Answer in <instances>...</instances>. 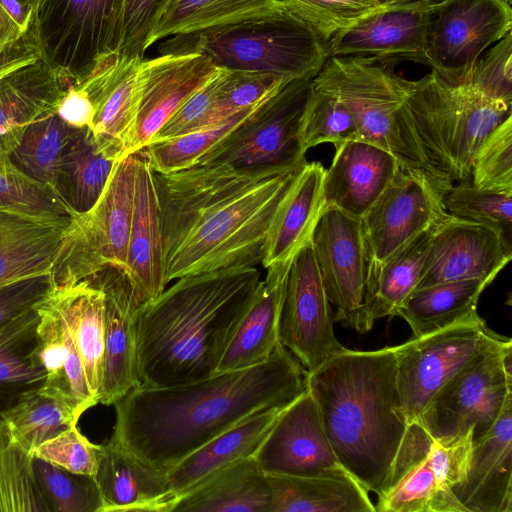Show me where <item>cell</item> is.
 <instances>
[{"mask_svg":"<svg viewBox=\"0 0 512 512\" xmlns=\"http://www.w3.org/2000/svg\"><path fill=\"white\" fill-rule=\"evenodd\" d=\"M301 168L196 164L154 172L168 283L260 264L270 224Z\"/></svg>","mask_w":512,"mask_h":512,"instance_id":"cell-1","label":"cell"},{"mask_svg":"<svg viewBox=\"0 0 512 512\" xmlns=\"http://www.w3.org/2000/svg\"><path fill=\"white\" fill-rule=\"evenodd\" d=\"M308 372L280 343L261 364L175 386L140 385L113 405L110 439L167 472L251 415L305 392Z\"/></svg>","mask_w":512,"mask_h":512,"instance_id":"cell-2","label":"cell"},{"mask_svg":"<svg viewBox=\"0 0 512 512\" xmlns=\"http://www.w3.org/2000/svg\"><path fill=\"white\" fill-rule=\"evenodd\" d=\"M256 267H231L176 279L136 314L141 385L187 384L216 373L261 285Z\"/></svg>","mask_w":512,"mask_h":512,"instance_id":"cell-3","label":"cell"},{"mask_svg":"<svg viewBox=\"0 0 512 512\" xmlns=\"http://www.w3.org/2000/svg\"><path fill=\"white\" fill-rule=\"evenodd\" d=\"M325 435L342 467L380 496L408 427L396 378V346L330 356L307 375Z\"/></svg>","mask_w":512,"mask_h":512,"instance_id":"cell-4","label":"cell"},{"mask_svg":"<svg viewBox=\"0 0 512 512\" xmlns=\"http://www.w3.org/2000/svg\"><path fill=\"white\" fill-rule=\"evenodd\" d=\"M392 64L372 57H329L313 84L342 102L362 140L392 154L401 168L424 174L445 196L452 182L430 162L406 104L414 80L395 73Z\"/></svg>","mask_w":512,"mask_h":512,"instance_id":"cell-5","label":"cell"},{"mask_svg":"<svg viewBox=\"0 0 512 512\" xmlns=\"http://www.w3.org/2000/svg\"><path fill=\"white\" fill-rule=\"evenodd\" d=\"M170 38L162 44V54L195 52L218 68L266 73L285 81L316 76L329 58L327 42L281 6L199 34Z\"/></svg>","mask_w":512,"mask_h":512,"instance_id":"cell-6","label":"cell"},{"mask_svg":"<svg viewBox=\"0 0 512 512\" xmlns=\"http://www.w3.org/2000/svg\"><path fill=\"white\" fill-rule=\"evenodd\" d=\"M406 104L430 162L451 182L469 180L478 148L512 114V106L433 71L413 81Z\"/></svg>","mask_w":512,"mask_h":512,"instance_id":"cell-7","label":"cell"},{"mask_svg":"<svg viewBox=\"0 0 512 512\" xmlns=\"http://www.w3.org/2000/svg\"><path fill=\"white\" fill-rule=\"evenodd\" d=\"M134 199V155L119 158L101 196L75 213L51 271L53 285L76 282L108 266L125 271Z\"/></svg>","mask_w":512,"mask_h":512,"instance_id":"cell-8","label":"cell"},{"mask_svg":"<svg viewBox=\"0 0 512 512\" xmlns=\"http://www.w3.org/2000/svg\"><path fill=\"white\" fill-rule=\"evenodd\" d=\"M314 77L283 84L196 164H227L241 169L301 168L307 162L301 121Z\"/></svg>","mask_w":512,"mask_h":512,"instance_id":"cell-9","label":"cell"},{"mask_svg":"<svg viewBox=\"0 0 512 512\" xmlns=\"http://www.w3.org/2000/svg\"><path fill=\"white\" fill-rule=\"evenodd\" d=\"M126 0H41L32 28L44 57L75 85L119 54Z\"/></svg>","mask_w":512,"mask_h":512,"instance_id":"cell-10","label":"cell"},{"mask_svg":"<svg viewBox=\"0 0 512 512\" xmlns=\"http://www.w3.org/2000/svg\"><path fill=\"white\" fill-rule=\"evenodd\" d=\"M512 343L477 312L396 346V378L408 424L420 418L438 390L480 355Z\"/></svg>","mask_w":512,"mask_h":512,"instance_id":"cell-11","label":"cell"},{"mask_svg":"<svg viewBox=\"0 0 512 512\" xmlns=\"http://www.w3.org/2000/svg\"><path fill=\"white\" fill-rule=\"evenodd\" d=\"M511 362L512 343L480 355L438 390L418 421L434 439L471 429L477 439L512 396Z\"/></svg>","mask_w":512,"mask_h":512,"instance_id":"cell-12","label":"cell"},{"mask_svg":"<svg viewBox=\"0 0 512 512\" xmlns=\"http://www.w3.org/2000/svg\"><path fill=\"white\" fill-rule=\"evenodd\" d=\"M512 30L505 0H441L428 13L425 64L451 85L467 81L478 58Z\"/></svg>","mask_w":512,"mask_h":512,"instance_id":"cell-13","label":"cell"},{"mask_svg":"<svg viewBox=\"0 0 512 512\" xmlns=\"http://www.w3.org/2000/svg\"><path fill=\"white\" fill-rule=\"evenodd\" d=\"M73 85L44 57L31 23L0 53V155L11 154L31 123L56 113Z\"/></svg>","mask_w":512,"mask_h":512,"instance_id":"cell-14","label":"cell"},{"mask_svg":"<svg viewBox=\"0 0 512 512\" xmlns=\"http://www.w3.org/2000/svg\"><path fill=\"white\" fill-rule=\"evenodd\" d=\"M311 244L334 321L360 334L368 332L365 312L367 261L361 222L337 208L325 207Z\"/></svg>","mask_w":512,"mask_h":512,"instance_id":"cell-15","label":"cell"},{"mask_svg":"<svg viewBox=\"0 0 512 512\" xmlns=\"http://www.w3.org/2000/svg\"><path fill=\"white\" fill-rule=\"evenodd\" d=\"M331 306L310 239L291 260L279 322L280 344L307 372L346 348L335 336Z\"/></svg>","mask_w":512,"mask_h":512,"instance_id":"cell-16","label":"cell"},{"mask_svg":"<svg viewBox=\"0 0 512 512\" xmlns=\"http://www.w3.org/2000/svg\"><path fill=\"white\" fill-rule=\"evenodd\" d=\"M443 197L424 174L400 168L360 218L367 277L391 255L449 214Z\"/></svg>","mask_w":512,"mask_h":512,"instance_id":"cell-17","label":"cell"},{"mask_svg":"<svg viewBox=\"0 0 512 512\" xmlns=\"http://www.w3.org/2000/svg\"><path fill=\"white\" fill-rule=\"evenodd\" d=\"M252 456L266 474L351 476L331 448L308 388L283 410Z\"/></svg>","mask_w":512,"mask_h":512,"instance_id":"cell-18","label":"cell"},{"mask_svg":"<svg viewBox=\"0 0 512 512\" xmlns=\"http://www.w3.org/2000/svg\"><path fill=\"white\" fill-rule=\"evenodd\" d=\"M218 70L207 56L195 52L143 59L136 114L123 156L148 145L172 114Z\"/></svg>","mask_w":512,"mask_h":512,"instance_id":"cell-19","label":"cell"},{"mask_svg":"<svg viewBox=\"0 0 512 512\" xmlns=\"http://www.w3.org/2000/svg\"><path fill=\"white\" fill-rule=\"evenodd\" d=\"M511 257V245L497 231L448 214L435 229L415 290L464 279L492 282Z\"/></svg>","mask_w":512,"mask_h":512,"instance_id":"cell-20","label":"cell"},{"mask_svg":"<svg viewBox=\"0 0 512 512\" xmlns=\"http://www.w3.org/2000/svg\"><path fill=\"white\" fill-rule=\"evenodd\" d=\"M431 2L396 1L360 18L327 42L329 57H372L425 64Z\"/></svg>","mask_w":512,"mask_h":512,"instance_id":"cell-21","label":"cell"},{"mask_svg":"<svg viewBox=\"0 0 512 512\" xmlns=\"http://www.w3.org/2000/svg\"><path fill=\"white\" fill-rule=\"evenodd\" d=\"M93 275L105 298L99 403L113 405L141 385L136 367V314L142 303L123 269L108 266Z\"/></svg>","mask_w":512,"mask_h":512,"instance_id":"cell-22","label":"cell"},{"mask_svg":"<svg viewBox=\"0 0 512 512\" xmlns=\"http://www.w3.org/2000/svg\"><path fill=\"white\" fill-rule=\"evenodd\" d=\"M134 155V199L125 272L141 303L168 284L161 214L152 170L144 149Z\"/></svg>","mask_w":512,"mask_h":512,"instance_id":"cell-23","label":"cell"},{"mask_svg":"<svg viewBox=\"0 0 512 512\" xmlns=\"http://www.w3.org/2000/svg\"><path fill=\"white\" fill-rule=\"evenodd\" d=\"M143 59L110 55L78 84L94 107L95 115L90 129L98 149L115 159L123 156L133 126L139 65Z\"/></svg>","mask_w":512,"mask_h":512,"instance_id":"cell-24","label":"cell"},{"mask_svg":"<svg viewBox=\"0 0 512 512\" xmlns=\"http://www.w3.org/2000/svg\"><path fill=\"white\" fill-rule=\"evenodd\" d=\"M400 168L392 154L362 139L335 146L332 163L324 172L323 208L334 207L360 219Z\"/></svg>","mask_w":512,"mask_h":512,"instance_id":"cell-25","label":"cell"},{"mask_svg":"<svg viewBox=\"0 0 512 512\" xmlns=\"http://www.w3.org/2000/svg\"><path fill=\"white\" fill-rule=\"evenodd\" d=\"M94 480L100 512H171L177 501L167 472L112 439L101 444Z\"/></svg>","mask_w":512,"mask_h":512,"instance_id":"cell-26","label":"cell"},{"mask_svg":"<svg viewBox=\"0 0 512 512\" xmlns=\"http://www.w3.org/2000/svg\"><path fill=\"white\" fill-rule=\"evenodd\" d=\"M452 491L467 512H512V396L474 440L466 477Z\"/></svg>","mask_w":512,"mask_h":512,"instance_id":"cell-27","label":"cell"},{"mask_svg":"<svg viewBox=\"0 0 512 512\" xmlns=\"http://www.w3.org/2000/svg\"><path fill=\"white\" fill-rule=\"evenodd\" d=\"M46 294L34 305L39 315L37 353L46 374L39 390L69 402L81 417L99 402L89 389L68 324Z\"/></svg>","mask_w":512,"mask_h":512,"instance_id":"cell-28","label":"cell"},{"mask_svg":"<svg viewBox=\"0 0 512 512\" xmlns=\"http://www.w3.org/2000/svg\"><path fill=\"white\" fill-rule=\"evenodd\" d=\"M291 260L266 267V277L243 316L216 373L261 364L280 343V314Z\"/></svg>","mask_w":512,"mask_h":512,"instance_id":"cell-29","label":"cell"},{"mask_svg":"<svg viewBox=\"0 0 512 512\" xmlns=\"http://www.w3.org/2000/svg\"><path fill=\"white\" fill-rule=\"evenodd\" d=\"M320 162H306L281 201L267 232L262 265L290 261L311 239L323 210Z\"/></svg>","mask_w":512,"mask_h":512,"instance_id":"cell-30","label":"cell"},{"mask_svg":"<svg viewBox=\"0 0 512 512\" xmlns=\"http://www.w3.org/2000/svg\"><path fill=\"white\" fill-rule=\"evenodd\" d=\"M267 474L253 456L236 460L181 495L171 512H270Z\"/></svg>","mask_w":512,"mask_h":512,"instance_id":"cell-31","label":"cell"},{"mask_svg":"<svg viewBox=\"0 0 512 512\" xmlns=\"http://www.w3.org/2000/svg\"><path fill=\"white\" fill-rule=\"evenodd\" d=\"M46 295L68 324L89 389L99 402L104 357V292L91 275L76 282L53 285Z\"/></svg>","mask_w":512,"mask_h":512,"instance_id":"cell-32","label":"cell"},{"mask_svg":"<svg viewBox=\"0 0 512 512\" xmlns=\"http://www.w3.org/2000/svg\"><path fill=\"white\" fill-rule=\"evenodd\" d=\"M67 227L0 207V288L51 273Z\"/></svg>","mask_w":512,"mask_h":512,"instance_id":"cell-33","label":"cell"},{"mask_svg":"<svg viewBox=\"0 0 512 512\" xmlns=\"http://www.w3.org/2000/svg\"><path fill=\"white\" fill-rule=\"evenodd\" d=\"M286 407H272L251 415L168 470V480L177 499L224 466L252 456Z\"/></svg>","mask_w":512,"mask_h":512,"instance_id":"cell-34","label":"cell"},{"mask_svg":"<svg viewBox=\"0 0 512 512\" xmlns=\"http://www.w3.org/2000/svg\"><path fill=\"white\" fill-rule=\"evenodd\" d=\"M270 512H375L368 491L352 476L267 474Z\"/></svg>","mask_w":512,"mask_h":512,"instance_id":"cell-35","label":"cell"},{"mask_svg":"<svg viewBox=\"0 0 512 512\" xmlns=\"http://www.w3.org/2000/svg\"><path fill=\"white\" fill-rule=\"evenodd\" d=\"M38 323L33 306L0 324V413L44 384L46 374L37 353Z\"/></svg>","mask_w":512,"mask_h":512,"instance_id":"cell-36","label":"cell"},{"mask_svg":"<svg viewBox=\"0 0 512 512\" xmlns=\"http://www.w3.org/2000/svg\"><path fill=\"white\" fill-rule=\"evenodd\" d=\"M440 221L391 255L367 277L365 312L371 328L377 319L396 316L399 306L415 290Z\"/></svg>","mask_w":512,"mask_h":512,"instance_id":"cell-37","label":"cell"},{"mask_svg":"<svg viewBox=\"0 0 512 512\" xmlns=\"http://www.w3.org/2000/svg\"><path fill=\"white\" fill-rule=\"evenodd\" d=\"M490 283L464 279L416 289L399 306L396 316L406 321L413 336L437 331L477 312L480 295Z\"/></svg>","mask_w":512,"mask_h":512,"instance_id":"cell-38","label":"cell"},{"mask_svg":"<svg viewBox=\"0 0 512 512\" xmlns=\"http://www.w3.org/2000/svg\"><path fill=\"white\" fill-rule=\"evenodd\" d=\"M279 7L277 0H172L156 24L148 48L161 39L199 34Z\"/></svg>","mask_w":512,"mask_h":512,"instance_id":"cell-39","label":"cell"},{"mask_svg":"<svg viewBox=\"0 0 512 512\" xmlns=\"http://www.w3.org/2000/svg\"><path fill=\"white\" fill-rule=\"evenodd\" d=\"M117 160L98 149L89 127L80 129L66 150L59 179V193L74 213L94 206Z\"/></svg>","mask_w":512,"mask_h":512,"instance_id":"cell-40","label":"cell"},{"mask_svg":"<svg viewBox=\"0 0 512 512\" xmlns=\"http://www.w3.org/2000/svg\"><path fill=\"white\" fill-rule=\"evenodd\" d=\"M79 418L69 402L45 394L39 388L22 395L0 413L11 440L32 455L42 443L77 425Z\"/></svg>","mask_w":512,"mask_h":512,"instance_id":"cell-41","label":"cell"},{"mask_svg":"<svg viewBox=\"0 0 512 512\" xmlns=\"http://www.w3.org/2000/svg\"><path fill=\"white\" fill-rule=\"evenodd\" d=\"M80 129L67 125L56 113L39 119L27 127L9 159L23 173L60 195L62 160Z\"/></svg>","mask_w":512,"mask_h":512,"instance_id":"cell-42","label":"cell"},{"mask_svg":"<svg viewBox=\"0 0 512 512\" xmlns=\"http://www.w3.org/2000/svg\"><path fill=\"white\" fill-rule=\"evenodd\" d=\"M374 506L375 512H467L452 489L439 481L429 456L378 496Z\"/></svg>","mask_w":512,"mask_h":512,"instance_id":"cell-43","label":"cell"},{"mask_svg":"<svg viewBox=\"0 0 512 512\" xmlns=\"http://www.w3.org/2000/svg\"><path fill=\"white\" fill-rule=\"evenodd\" d=\"M0 207L65 227L75 214L56 191L23 173L6 155H0Z\"/></svg>","mask_w":512,"mask_h":512,"instance_id":"cell-44","label":"cell"},{"mask_svg":"<svg viewBox=\"0 0 512 512\" xmlns=\"http://www.w3.org/2000/svg\"><path fill=\"white\" fill-rule=\"evenodd\" d=\"M33 461L31 453L11 440L0 420V512H50Z\"/></svg>","mask_w":512,"mask_h":512,"instance_id":"cell-45","label":"cell"},{"mask_svg":"<svg viewBox=\"0 0 512 512\" xmlns=\"http://www.w3.org/2000/svg\"><path fill=\"white\" fill-rule=\"evenodd\" d=\"M261 103L203 129L149 143L142 149L147 154L152 170L155 173L168 174L194 166Z\"/></svg>","mask_w":512,"mask_h":512,"instance_id":"cell-46","label":"cell"},{"mask_svg":"<svg viewBox=\"0 0 512 512\" xmlns=\"http://www.w3.org/2000/svg\"><path fill=\"white\" fill-rule=\"evenodd\" d=\"M301 142L305 151L322 143L335 146L361 139L356 123L342 102L333 94L312 88L301 121Z\"/></svg>","mask_w":512,"mask_h":512,"instance_id":"cell-47","label":"cell"},{"mask_svg":"<svg viewBox=\"0 0 512 512\" xmlns=\"http://www.w3.org/2000/svg\"><path fill=\"white\" fill-rule=\"evenodd\" d=\"M443 204L449 214L489 226L511 245L512 192L480 189L465 180L448 190Z\"/></svg>","mask_w":512,"mask_h":512,"instance_id":"cell-48","label":"cell"},{"mask_svg":"<svg viewBox=\"0 0 512 512\" xmlns=\"http://www.w3.org/2000/svg\"><path fill=\"white\" fill-rule=\"evenodd\" d=\"M33 466L50 512H100L102 503L94 477L72 473L36 457Z\"/></svg>","mask_w":512,"mask_h":512,"instance_id":"cell-49","label":"cell"},{"mask_svg":"<svg viewBox=\"0 0 512 512\" xmlns=\"http://www.w3.org/2000/svg\"><path fill=\"white\" fill-rule=\"evenodd\" d=\"M325 42L367 14L397 0H277Z\"/></svg>","mask_w":512,"mask_h":512,"instance_id":"cell-50","label":"cell"},{"mask_svg":"<svg viewBox=\"0 0 512 512\" xmlns=\"http://www.w3.org/2000/svg\"><path fill=\"white\" fill-rule=\"evenodd\" d=\"M470 177L477 188L512 192V114L480 145Z\"/></svg>","mask_w":512,"mask_h":512,"instance_id":"cell-51","label":"cell"},{"mask_svg":"<svg viewBox=\"0 0 512 512\" xmlns=\"http://www.w3.org/2000/svg\"><path fill=\"white\" fill-rule=\"evenodd\" d=\"M287 82L290 81L271 74L223 68L216 108L217 120L220 122L261 103Z\"/></svg>","mask_w":512,"mask_h":512,"instance_id":"cell-52","label":"cell"},{"mask_svg":"<svg viewBox=\"0 0 512 512\" xmlns=\"http://www.w3.org/2000/svg\"><path fill=\"white\" fill-rule=\"evenodd\" d=\"M463 84L493 101L512 106V32L478 58Z\"/></svg>","mask_w":512,"mask_h":512,"instance_id":"cell-53","label":"cell"},{"mask_svg":"<svg viewBox=\"0 0 512 512\" xmlns=\"http://www.w3.org/2000/svg\"><path fill=\"white\" fill-rule=\"evenodd\" d=\"M222 72L223 68H219L208 82L194 92L164 123L151 142L179 137L218 123L216 108Z\"/></svg>","mask_w":512,"mask_h":512,"instance_id":"cell-54","label":"cell"},{"mask_svg":"<svg viewBox=\"0 0 512 512\" xmlns=\"http://www.w3.org/2000/svg\"><path fill=\"white\" fill-rule=\"evenodd\" d=\"M100 451L101 445L92 443L73 425L38 446L33 456L72 473L94 477Z\"/></svg>","mask_w":512,"mask_h":512,"instance_id":"cell-55","label":"cell"},{"mask_svg":"<svg viewBox=\"0 0 512 512\" xmlns=\"http://www.w3.org/2000/svg\"><path fill=\"white\" fill-rule=\"evenodd\" d=\"M172 0H126L119 56L143 58L148 40Z\"/></svg>","mask_w":512,"mask_h":512,"instance_id":"cell-56","label":"cell"},{"mask_svg":"<svg viewBox=\"0 0 512 512\" xmlns=\"http://www.w3.org/2000/svg\"><path fill=\"white\" fill-rule=\"evenodd\" d=\"M473 430L464 434L434 439L429 460L439 481L451 489L466 477L473 451Z\"/></svg>","mask_w":512,"mask_h":512,"instance_id":"cell-57","label":"cell"},{"mask_svg":"<svg viewBox=\"0 0 512 512\" xmlns=\"http://www.w3.org/2000/svg\"><path fill=\"white\" fill-rule=\"evenodd\" d=\"M51 273L25 278L0 288V324L33 307L52 288Z\"/></svg>","mask_w":512,"mask_h":512,"instance_id":"cell-58","label":"cell"},{"mask_svg":"<svg viewBox=\"0 0 512 512\" xmlns=\"http://www.w3.org/2000/svg\"><path fill=\"white\" fill-rule=\"evenodd\" d=\"M34 7L19 0H0V53L30 28Z\"/></svg>","mask_w":512,"mask_h":512,"instance_id":"cell-59","label":"cell"},{"mask_svg":"<svg viewBox=\"0 0 512 512\" xmlns=\"http://www.w3.org/2000/svg\"><path fill=\"white\" fill-rule=\"evenodd\" d=\"M56 114L67 125L80 129L92 127L95 111L86 92L73 85L60 100Z\"/></svg>","mask_w":512,"mask_h":512,"instance_id":"cell-60","label":"cell"},{"mask_svg":"<svg viewBox=\"0 0 512 512\" xmlns=\"http://www.w3.org/2000/svg\"><path fill=\"white\" fill-rule=\"evenodd\" d=\"M19 1L22 3L28 4V5H31L35 8V4H36L37 0H19Z\"/></svg>","mask_w":512,"mask_h":512,"instance_id":"cell-61","label":"cell"},{"mask_svg":"<svg viewBox=\"0 0 512 512\" xmlns=\"http://www.w3.org/2000/svg\"><path fill=\"white\" fill-rule=\"evenodd\" d=\"M397 1H426V2L433 3V2H439L441 0H397Z\"/></svg>","mask_w":512,"mask_h":512,"instance_id":"cell-62","label":"cell"},{"mask_svg":"<svg viewBox=\"0 0 512 512\" xmlns=\"http://www.w3.org/2000/svg\"><path fill=\"white\" fill-rule=\"evenodd\" d=\"M40 1H41V0H37V1H36L35 7H36V5H37ZM34 9H35V8H34Z\"/></svg>","mask_w":512,"mask_h":512,"instance_id":"cell-63","label":"cell"},{"mask_svg":"<svg viewBox=\"0 0 512 512\" xmlns=\"http://www.w3.org/2000/svg\"><path fill=\"white\" fill-rule=\"evenodd\" d=\"M505 1H507L508 3H510V4H511V1H512V0H505Z\"/></svg>","mask_w":512,"mask_h":512,"instance_id":"cell-64","label":"cell"}]
</instances>
